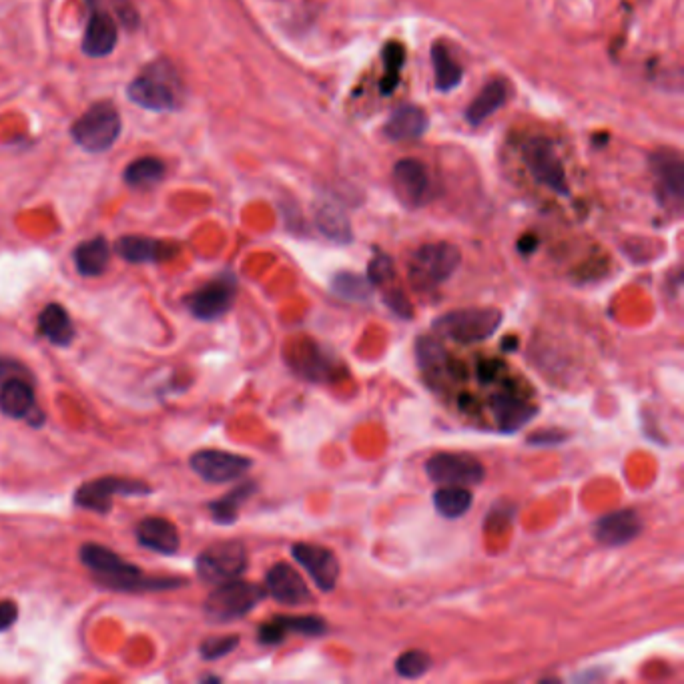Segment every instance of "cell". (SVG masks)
Returning <instances> with one entry per match:
<instances>
[{
  "instance_id": "1",
  "label": "cell",
  "mask_w": 684,
  "mask_h": 684,
  "mask_svg": "<svg viewBox=\"0 0 684 684\" xmlns=\"http://www.w3.org/2000/svg\"><path fill=\"white\" fill-rule=\"evenodd\" d=\"M81 562L93 572L99 586L117 592H159V590H175L185 584L181 578H157L145 576L143 570L127 560H123L117 552L101 546V544H83Z\"/></svg>"
},
{
  "instance_id": "2",
  "label": "cell",
  "mask_w": 684,
  "mask_h": 684,
  "mask_svg": "<svg viewBox=\"0 0 684 684\" xmlns=\"http://www.w3.org/2000/svg\"><path fill=\"white\" fill-rule=\"evenodd\" d=\"M127 93L133 103L149 111H177L185 97L177 71L165 61L145 67Z\"/></svg>"
},
{
  "instance_id": "3",
  "label": "cell",
  "mask_w": 684,
  "mask_h": 684,
  "mask_svg": "<svg viewBox=\"0 0 684 684\" xmlns=\"http://www.w3.org/2000/svg\"><path fill=\"white\" fill-rule=\"evenodd\" d=\"M504 321V313L496 307H462L440 315L434 329L462 346L480 344L492 337Z\"/></svg>"
},
{
  "instance_id": "4",
  "label": "cell",
  "mask_w": 684,
  "mask_h": 684,
  "mask_svg": "<svg viewBox=\"0 0 684 684\" xmlns=\"http://www.w3.org/2000/svg\"><path fill=\"white\" fill-rule=\"evenodd\" d=\"M460 249L452 243H428L414 251L408 267L410 283L416 291H432L446 283L460 265Z\"/></svg>"
},
{
  "instance_id": "5",
  "label": "cell",
  "mask_w": 684,
  "mask_h": 684,
  "mask_svg": "<svg viewBox=\"0 0 684 684\" xmlns=\"http://www.w3.org/2000/svg\"><path fill=\"white\" fill-rule=\"evenodd\" d=\"M265 596L267 590L259 584L235 578L217 584V588L207 596L203 610L209 622H233L247 616Z\"/></svg>"
},
{
  "instance_id": "6",
  "label": "cell",
  "mask_w": 684,
  "mask_h": 684,
  "mask_svg": "<svg viewBox=\"0 0 684 684\" xmlns=\"http://www.w3.org/2000/svg\"><path fill=\"white\" fill-rule=\"evenodd\" d=\"M121 135V115L113 103H97L87 109L73 125V139L91 153H103Z\"/></svg>"
},
{
  "instance_id": "7",
  "label": "cell",
  "mask_w": 684,
  "mask_h": 684,
  "mask_svg": "<svg viewBox=\"0 0 684 684\" xmlns=\"http://www.w3.org/2000/svg\"><path fill=\"white\" fill-rule=\"evenodd\" d=\"M249 564L247 548L239 540H223L207 546L195 562L197 576L207 584H223L239 578Z\"/></svg>"
},
{
  "instance_id": "8",
  "label": "cell",
  "mask_w": 684,
  "mask_h": 684,
  "mask_svg": "<svg viewBox=\"0 0 684 684\" xmlns=\"http://www.w3.org/2000/svg\"><path fill=\"white\" fill-rule=\"evenodd\" d=\"M147 494H151V486L141 480L109 476V478H99V480L79 486L75 492V506L97 512V514H109L113 508L115 496H147Z\"/></svg>"
},
{
  "instance_id": "9",
  "label": "cell",
  "mask_w": 684,
  "mask_h": 684,
  "mask_svg": "<svg viewBox=\"0 0 684 684\" xmlns=\"http://www.w3.org/2000/svg\"><path fill=\"white\" fill-rule=\"evenodd\" d=\"M426 474L440 486H478L486 478L484 464L470 454L442 452L426 462Z\"/></svg>"
},
{
  "instance_id": "10",
  "label": "cell",
  "mask_w": 684,
  "mask_h": 684,
  "mask_svg": "<svg viewBox=\"0 0 684 684\" xmlns=\"http://www.w3.org/2000/svg\"><path fill=\"white\" fill-rule=\"evenodd\" d=\"M524 163L532 177L544 187L552 189L558 195H568V181L564 165L556 153V145L546 137L530 139L522 149Z\"/></svg>"
},
{
  "instance_id": "11",
  "label": "cell",
  "mask_w": 684,
  "mask_h": 684,
  "mask_svg": "<svg viewBox=\"0 0 684 684\" xmlns=\"http://www.w3.org/2000/svg\"><path fill=\"white\" fill-rule=\"evenodd\" d=\"M237 297V279L231 273H223L221 277L205 283L187 295L185 305L195 319L213 321L223 317L235 303Z\"/></svg>"
},
{
  "instance_id": "12",
  "label": "cell",
  "mask_w": 684,
  "mask_h": 684,
  "mask_svg": "<svg viewBox=\"0 0 684 684\" xmlns=\"http://www.w3.org/2000/svg\"><path fill=\"white\" fill-rule=\"evenodd\" d=\"M189 466L201 480L211 484H225L247 474L253 462L245 456L223 450H201L191 456Z\"/></svg>"
},
{
  "instance_id": "13",
  "label": "cell",
  "mask_w": 684,
  "mask_h": 684,
  "mask_svg": "<svg viewBox=\"0 0 684 684\" xmlns=\"http://www.w3.org/2000/svg\"><path fill=\"white\" fill-rule=\"evenodd\" d=\"M291 556L303 570H307V574L311 576V580L321 592H331L337 586L341 568H339L337 556L329 548L319 546V544L299 542V544H293Z\"/></svg>"
},
{
  "instance_id": "14",
  "label": "cell",
  "mask_w": 684,
  "mask_h": 684,
  "mask_svg": "<svg viewBox=\"0 0 684 684\" xmlns=\"http://www.w3.org/2000/svg\"><path fill=\"white\" fill-rule=\"evenodd\" d=\"M265 588L271 598L285 606H303L313 598L301 574L287 562H277L267 570Z\"/></svg>"
},
{
  "instance_id": "15",
  "label": "cell",
  "mask_w": 684,
  "mask_h": 684,
  "mask_svg": "<svg viewBox=\"0 0 684 684\" xmlns=\"http://www.w3.org/2000/svg\"><path fill=\"white\" fill-rule=\"evenodd\" d=\"M394 187L410 207H422L430 197V175L418 159H402L394 165Z\"/></svg>"
},
{
  "instance_id": "16",
  "label": "cell",
  "mask_w": 684,
  "mask_h": 684,
  "mask_svg": "<svg viewBox=\"0 0 684 684\" xmlns=\"http://www.w3.org/2000/svg\"><path fill=\"white\" fill-rule=\"evenodd\" d=\"M642 532V520L636 510H618L602 516L594 524V536L604 546H624L636 540Z\"/></svg>"
},
{
  "instance_id": "17",
  "label": "cell",
  "mask_w": 684,
  "mask_h": 684,
  "mask_svg": "<svg viewBox=\"0 0 684 684\" xmlns=\"http://www.w3.org/2000/svg\"><path fill=\"white\" fill-rule=\"evenodd\" d=\"M490 406H492V416L496 420V426L504 434L518 432L520 428L530 424L538 414L536 406H532L524 398L510 394V392L508 394L506 392L494 394L490 400Z\"/></svg>"
},
{
  "instance_id": "18",
  "label": "cell",
  "mask_w": 684,
  "mask_h": 684,
  "mask_svg": "<svg viewBox=\"0 0 684 684\" xmlns=\"http://www.w3.org/2000/svg\"><path fill=\"white\" fill-rule=\"evenodd\" d=\"M115 251L131 263H161L173 259L179 253V245L141 235H127L117 241Z\"/></svg>"
},
{
  "instance_id": "19",
  "label": "cell",
  "mask_w": 684,
  "mask_h": 684,
  "mask_svg": "<svg viewBox=\"0 0 684 684\" xmlns=\"http://www.w3.org/2000/svg\"><path fill=\"white\" fill-rule=\"evenodd\" d=\"M287 632L303 634V636H323L327 632V624L319 616H275L271 622H265L257 630V638L261 644H279L283 642Z\"/></svg>"
},
{
  "instance_id": "20",
  "label": "cell",
  "mask_w": 684,
  "mask_h": 684,
  "mask_svg": "<svg viewBox=\"0 0 684 684\" xmlns=\"http://www.w3.org/2000/svg\"><path fill=\"white\" fill-rule=\"evenodd\" d=\"M135 536L143 548L163 556H173L181 546L179 530L171 520L161 516L143 518L135 528Z\"/></svg>"
},
{
  "instance_id": "21",
  "label": "cell",
  "mask_w": 684,
  "mask_h": 684,
  "mask_svg": "<svg viewBox=\"0 0 684 684\" xmlns=\"http://www.w3.org/2000/svg\"><path fill=\"white\" fill-rule=\"evenodd\" d=\"M0 412L9 418H29L35 424L37 398L33 386L23 378H9L0 386Z\"/></svg>"
},
{
  "instance_id": "22",
  "label": "cell",
  "mask_w": 684,
  "mask_h": 684,
  "mask_svg": "<svg viewBox=\"0 0 684 684\" xmlns=\"http://www.w3.org/2000/svg\"><path fill=\"white\" fill-rule=\"evenodd\" d=\"M315 223L317 229L331 241L339 245H348L354 241L352 223L346 215L344 207H341L335 199L323 197L315 203Z\"/></svg>"
},
{
  "instance_id": "23",
  "label": "cell",
  "mask_w": 684,
  "mask_h": 684,
  "mask_svg": "<svg viewBox=\"0 0 684 684\" xmlns=\"http://www.w3.org/2000/svg\"><path fill=\"white\" fill-rule=\"evenodd\" d=\"M117 45V23L105 11H95L89 19L85 39H83V53L89 57H107L113 53Z\"/></svg>"
},
{
  "instance_id": "24",
  "label": "cell",
  "mask_w": 684,
  "mask_h": 684,
  "mask_svg": "<svg viewBox=\"0 0 684 684\" xmlns=\"http://www.w3.org/2000/svg\"><path fill=\"white\" fill-rule=\"evenodd\" d=\"M39 335L59 348H69L75 339V325L69 311L59 303H49L37 317Z\"/></svg>"
},
{
  "instance_id": "25",
  "label": "cell",
  "mask_w": 684,
  "mask_h": 684,
  "mask_svg": "<svg viewBox=\"0 0 684 684\" xmlns=\"http://www.w3.org/2000/svg\"><path fill=\"white\" fill-rule=\"evenodd\" d=\"M428 129V117L426 113L416 105H404L396 109L388 123L384 125V135L390 141H416L420 139Z\"/></svg>"
},
{
  "instance_id": "26",
  "label": "cell",
  "mask_w": 684,
  "mask_h": 684,
  "mask_svg": "<svg viewBox=\"0 0 684 684\" xmlns=\"http://www.w3.org/2000/svg\"><path fill=\"white\" fill-rule=\"evenodd\" d=\"M650 169L654 171L664 195L680 201L684 195V163L676 153H656L650 157Z\"/></svg>"
},
{
  "instance_id": "27",
  "label": "cell",
  "mask_w": 684,
  "mask_h": 684,
  "mask_svg": "<svg viewBox=\"0 0 684 684\" xmlns=\"http://www.w3.org/2000/svg\"><path fill=\"white\" fill-rule=\"evenodd\" d=\"M508 97V89L504 81H490L486 87L474 97L470 107L466 109V119L470 125H482L490 119L498 109L504 107Z\"/></svg>"
},
{
  "instance_id": "28",
  "label": "cell",
  "mask_w": 684,
  "mask_h": 684,
  "mask_svg": "<svg viewBox=\"0 0 684 684\" xmlns=\"http://www.w3.org/2000/svg\"><path fill=\"white\" fill-rule=\"evenodd\" d=\"M111 261V247L105 237H95L75 249L77 271L85 277L101 275Z\"/></svg>"
},
{
  "instance_id": "29",
  "label": "cell",
  "mask_w": 684,
  "mask_h": 684,
  "mask_svg": "<svg viewBox=\"0 0 684 684\" xmlns=\"http://www.w3.org/2000/svg\"><path fill=\"white\" fill-rule=\"evenodd\" d=\"M474 496L464 486H442L434 494V508L442 518L458 520L472 508Z\"/></svg>"
},
{
  "instance_id": "30",
  "label": "cell",
  "mask_w": 684,
  "mask_h": 684,
  "mask_svg": "<svg viewBox=\"0 0 684 684\" xmlns=\"http://www.w3.org/2000/svg\"><path fill=\"white\" fill-rule=\"evenodd\" d=\"M257 484L255 482H245L231 490L227 496L215 500L209 504V512L217 524H233L239 518L241 506L255 494Z\"/></svg>"
},
{
  "instance_id": "31",
  "label": "cell",
  "mask_w": 684,
  "mask_h": 684,
  "mask_svg": "<svg viewBox=\"0 0 684 684\" xmlns=\"http://www.w3.org/2000/svg\"><path fill=\"white\" fill-rule=\"evenodd\" d=\"M331 291L346 299V301H356V303H368L374 295V285L370 283L368 275L352 273V271H341L333 275L331 279Z\"/></svg>"
},
{
  "instance_id": "32",
  "label": "cell",
  "mask_w": 684,
  "mask_h": 684,
  "mask_svg": "<svg viewBox=\"0 0 684 684\" xmlns=\"http://www.w3.org/2000/svg\"><path fill=\"white\" fill-rule=\"evenodd\" d=\"M432 63H434V73H436V89L438 91H452L460 85L462 81V67L454 61L450 51L444 45H434L432 49Z\"/></svg>"
},
{
  "instance_id": "33",
  "label": "cell",
  "mask_w": 684,
  "mask_h": 684,
  "mask_svg": "<svg viewBox=\"0 0 684 684\" xmlns=\"http://www.w3.org/2000/svg\"><path fill=\"white\" fill-rule=\"evenodd\" d=\"M165 175V163L157 157H143L133 161L125 171V181L131 187H149L159 183Z\"/></svg>"
},
{
  "instance_id": "34",
  "label": "cell",
  "mask_w": 684,
  "mask_h": 684,
  "mask_svg": "<svg viewBox=\"0 0 684 684\" xmlns=\"http://www.w3.org/2000/svg\"><path fill=\"white\" fill-rule=\"evenodd\" d=\"M384 67H386V77L382 79L380 87H382V93L384 95H392L398 87V81H400V73L404 69V63H406V51L400 43H390L386 49H384Z\"/></svg>"
},
{
  "instance_id": "35",
  "label": "cell",
  "mask_w": 684,
  "mask_h": 684,
  "mask_svg": "<svg viewBox=\"0 0 684 684\" xmlns=\"http://www.w3.org/2000/svg\"><path fill=\"white\" fill-rule=\"evenodd\" d=\"M309 356L305 358H297V372L309 380H323V378H329L333 376V362L331 358L319 348V346H311Z\"/></svg>"
},
{
  "instance_id": "36",
  "label": "cell",
  "mask_w": 684,
  "mask_h": 684,
  "mask_svg": "<svg viewBox=\"0 0 684 684\" xmlns=\"http://www.w3.org/2000/svg\"><path fill=\"white\" fill-rule=\"evenodd\" d=\"M416 356L420 368L430 374L446 366V352L436 337H420L416 344Z\"/></svg>"
},
{
  "instance_id": "37",
  "label": "cell",
  "mask_w": 684,
  "mask_h": 684,
  "mask_svg": "<svg viewBox=\"0 0 684 684\" xmlns=\"http://www.w3.org/2000/svg\"><path fill=\"white\" fill-rule=\"evenodd\" d=\"M430 666H432V658L424 650H408V652L398 656V660L394 664V670L402 678L414 680V678L424 676L430 670Z\"/></svg>"
},
{
  "instance_id": "38",
  "label": "cell",
  "mask_w": 684,
  "mask_h": 684,
  "mask_svg": "<svg viewBox=\"0 0 684 684\" xmlns=\"http://www.w3.org/2000/svg\"><path fill=\"white\" fill-rule=\"evenodd\" d=\"M239 646V636L237 634H229V636H213V638H207L199 652L205 660H219L227 654H231L235 648Z\"/></svg>"
},
{
  "instance_id": "39",
  "label": "cell",
  "mask_w": 684,
  "mask_h": 684,
  "mask_svg": "<svg viewBox=\"0 0 684 684\" xmlns=\"http://www.w3.org/2000/svg\"><path fill=\"white\" fill-rule=\"evenodd\" d=\"M396 277V271H394V263L392 259L386 255V253H378L370 267H368V279L374 287H384L388 285L392 279Z\"/></svg>"
},
{
  "instance_id": "40",
  "label": "cell",
  "mask_w": 684,
  "mask_h": 684,
  "mask_svg": "<svg viewBox=\"0 0 684 684\" xmlns=\"http://www.w3.org/2000/svg\"><path fill=\"white\" fill-rule=\"evenodd\" d=\"M384 301H386V305L392 309L394 315L404 317V319H412V317H414V307H412L410 299L406 297V293H404L402 289L396 287V289L386 291Z\"/></svg>"
},
{
  "instance_id": "41",
  "label": "cell",
  "mask_w": 684,
  "mask_h": 684,
  "mask_svg": "<svg viewBox=\"0 0 684 684\" xmlns=\"http://www.w3.org/2000/svg\"><path fill=\"white\" fill-rule=\"evenodd\" d=\"M570 436L566 432L558 430H542L532 436H528V446H560L568 440Z\"/></svg>"
},
{
  "instance_id": "42",
  "label": "cell",
  "mask_w": 684,
  "mask_h": 684,
  "mask_svg": "<svg viewBox=\"0 0 684 684\" xmlns=\"http://www.w3.org/2000/svg\"><path fill=\"white\" fill-rule=\"evenodd\" d=\"M506 372L504 364L502 362H484L478 366V380L482 384H494L502 374Z\"/></svg>"
},
{
  "instance_id": "43",
  "label": "cell",
  "mask_w": 684,
  "mask_h": 684,
  "mask_svg": "<svg viewBox=\"0 0 684 684\" xmlns=\"http://www.w3.org/2000/svg\"><path fill=\"white\" fill-rule=\"evenodd\" d=\"M19 618V606L13 600L0 602V632L9 630Z\"/></svg>"
},
{
  "instance_id": "44",
  "label": "cell",
  "mask_w": 684,
  "mask_h": 684,
  "mask_svg": "<svg viewBox=\"0 0 684 684\" xmlns=\"http://www.w3.org/2000/svg\"><path fill=\"white\" fill-rule=\"evenodd\" d=\"M536 247H538V239H536V237H532V235H526V237H522V239H520V243H518V249H520V253H526V255L534 253V251H536Z\"/></svg>"
},
{
  "instance_id": "45",
  "label": "cell",
  "mask_w": 684,
  "mask_h": 684,
  "mask_svg": "<svg viewBox=\"0 0 684 684\" xmlns=\"http://www.w3.org/2000/svg\"><path fill=\"white\" fill-rule=\"evenodd\" d=\"M17 370H23V368L17 366L15 362L0 360V378H3V380H9V374H11V372H17Z\"/></svg>"
}]
</instances>
